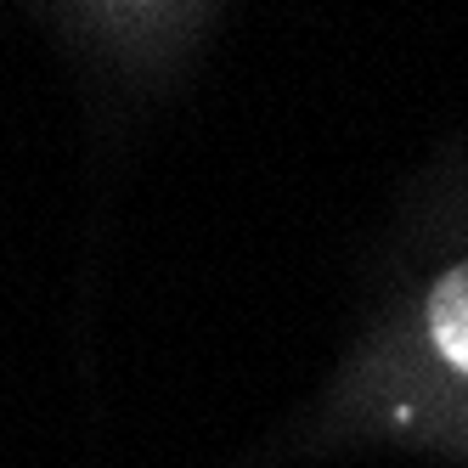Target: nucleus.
Here are the masks:
<instances>
[{
	"label": "nucleus",
	"mask_w": 468,
	"mask_h": 468,
	"mask_svg": "<svg viewBox=\"0 0 468 468\" xmlns=\"http://www.w3.org/2000/svg\"><path fill=\"white\" fill-rule=\"evenodd\" d=\"M429 327H434L441 356L457 367V373H468V265L446 271L441 288L429 293Z\"/></svg>",
	"instance_id": "f257e3e1"
}]
</instances>
